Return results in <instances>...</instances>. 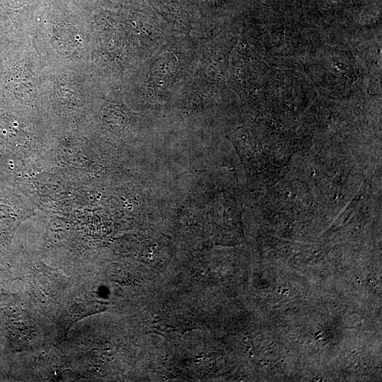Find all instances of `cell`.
I'll list each match as a JSON object with an SVG mask.
<instances>
[{
  "label": "cell",
  "instance_id": "6da1fadb",
  "mask_svg": "<svg viewBox=\"0 0 382 382\" xmlns=\"http://www.w3.org/2000/svg\"><path fill=\"white\" fill-rule=\"evenodd\" d=\"M4 37H5V30L4 28L1 27V24H0V47L4 43Z\"/></svg>",
  "mask_w": 382,
  "mask_h": 382
}]
</instances>
